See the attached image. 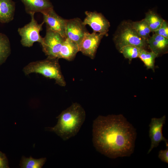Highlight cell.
<instances>
[{"label": "cell", "mask_w": 168, "mask_h": 168, "mask_svg": "<svg viewBox=\"0 0 168 168\" xmlns=\"http://www.w3.org/2000/svg\"><path fill=\"white\" fill-rule=\"evenodd\" d=\"M136 129L121 114L99 115L93 121L92 142L96 150L113 159L133 152Z\"/></svg>", "instance_id": "cell-1"}, {"label": "cell", "mask_w": 168, "mask_h": 168, "mask_svg": "<svg viewBox=\"0 0 168 168\" xmlns=\"http://www.w3.org/2000/svg\"><path fill=\"white\" fill-rule=\"evenodd\" d=\"M85 111L79 103H73L57 117L58 121L54 127L47 129L53 132L63 140L75 136L78 132L86 118Z\"/></svg>", "instance_id": "cell-2"}, {"label": "cell", "mask_w": 168, "mask_h": 168, "mask_svg": "<svg viewBox=\"0 0 168 168\" xmlns=\"http://www.w3.org/2000/svg\"><path fill=\"white\" fill-rule=\"evenodd\" d=\"M58 59L48 57L44 60L31 62L24 68L23 72L26 75L32 73H39L54 79L57 84L64 86L66 82L61 72Z\"/></svg>", "instance_id": "cell-3"}, {"label": "cell", "mask_w": 168, "mask_h": 168, "mask_svg": "<svg viewBox=\"0 0 168 168\" xmlns=\"http://www.w3.org/2000/svg\"><path fill=\"white\" fill-rule=\"evenodd\" d=\"M34 14H30V22L24 26L18 28L17 30L21 37V44L24 47H32L36 42L41 44L43 41V38L40 35V32L43 29L42 26L44 22L38 23L35 18Z\"/></svg>", "instance_id": "cell-4"}, {"label": "cell", "mask_w": 168, "mask_h": 168, "mask_svg": "<svg viewBox=\"0 0 168 168\" xmlns=\"http://www.w3.org/2000/svg\"><path fill=\"white\" fill-rule=\"evenodd\" d=\"M65 39L57 32L46 29L45 35L40 44L43 51L48 57L58 58Z\"/></svg>", "instance_id": "cell-5"}, {"label": "cell", "mask_w": 168, "mask_h": 168, "mask_svg": "<svg viewBox=\"0 0 168 168\" xmlns=\"http://www.w3.org/2000/svg\"><path fill=\"white\" fill-rule=\"evenodd\" d=\"M116 40V46L119 49L127 45H133L144 49L147 44V40L139 35L131 25L123 30Z\"/></svg>", "instance_id": "cell-6"}, {"label": "cell", "mask_w": 168, "mask_h": 168, "mask_svg": "<svg viewBox=\"0 0 168 168\" xmlns=\"http://www.w3.org/2000/svg\"><path fill=\"white\" fill-rule=\"evenodd\" d=\"M166 120L165 115L160 118H153L151 119L149 125V131L151 144L147 152V154L149 153L154 148L157 147L162 141L165 142L166 147L168 146V140L163 136L162 131Z\"/></svg>", "instance_id": "cell-7"}, {"label": "cell", "mask_w": 168, "mask_h": 168, "mask_svg": "<svg viewBox=\"0 0 168 168\" xmlns=\"http://www.w3.org/2000/svg\"><path fill=\"white\" fill-rule=\"evenodd\" d=\"M85 14L86 17L83 21L84 25L90 26L93 32L107 35L110 23L102 14L96 12L87 11Z\"/></svg>", "instance_id": "cell-8"}, {"label": "cell", "mask_w": 168, "mask_h": 168, "mask_svg": "<svg viewBox=\"0 0 168 168\" xmlns=\"http://www.w3.org/2000/svg\"><path fill=\"white\" fill-rule=\"evenodd\" d=\"M104 35L93 32L91 33L88 32L86 33L79 46V51L94 59L100 41Z\"/></svg>", "instance_id": "cell-9"}, {"label": "cell", "mask_w": 168, "mask_h": 168, "mask_svg": "<svg viewBox=\"0 0 168 168\" xmlns=\"http://www.w3.org/2000/svg\"><path fill=\"white\" fill-rule=\"evenodd\" d=\"M42 14L43 21L46 24L47 30L57 32L63 37L66 38V27L67 19L63 18L57 14L54 8Z\"/></svg>", "instance_id": "cell-10"}, {"label": "cell", "mask_w": 168, "mask_h": 168, "mask_svg": "<svg viewBox=\"0 0 168 168\" xmlns=\"http://www.w3.org/2000/svg\"><path fill=\"white\" fill-rule=\"evenodd\" d=\"M86 26L79 18L66 20V35L79 46L85 34L88 32Z\"/></svg>", "instance_id": "cell-11"}, {"label": "cell", "mask_w": 168, "mask_h": 168, "mask_svg": "<svg viewBox=\"0 0 168 168\" xmlns=\"http://www.w3.org/2000/svg\"><path fill=\"white\" fill-rule=\"evenodd\" d=\"M25 6L26 12L30 15L40 12L42 14L54 8L50 0H20Z\"/></svg>", "instance_id": "cell-12"}, {"label": "cell", "mask_w": 168, "mask_h": 168, "mask_svg": "<svg viewBox=\"0 0 168 168\" xmlns=\"http://www.w3.org/2000/svg\"><path fill=\"white\" fill-rule=\"evenodd\" d=\"M78 52L79 48L78 44L66 37L62 44L58 58L71 61L74 58Z\"/></svg>", "instance_id": "cell-13"}, {"label": "cell", "mask_w": 168, "mask_h": 168, "mask_svg": "<svg viewBox=\"0 0 168 168\" xmlns=\"http://www.w3.org/2000/svg\"><path fill=\"white\" fill-rule=\"evenodd\" d=\"M15 3L12 0H0V22L8 23L14 19Z\"/></svg>", "instance_id": "cell-14"}, {"label": "cell", "mask_w": 168, "mask_h": 168, "mask_svg": "<svg viewBox=\"0 0 168 168\" xmlns=\"http://www.w3.org/2000/svg\"><path fill=\"white\" fill-rule=\"evenodd\" d=\"M147 43L151 51L158 56L167 49L168 39L154 34L147 40Z\"/></svg>", "instance_id": "cell-15"}, {"label": "cell", "mask_w": 168, "mask_h": 168, "mask_svg": "<svg viewBox=\"0 0 168 168\" xmlns=\"http://www.w3.org/2000/svg\"><path fill=\"white\" fill-rule=\"evenodd\" d=\"M11 52L10 43L8 38L5 34L0 33V65L6 61Z\"/></svg>", "instance_id": "cell-16"}, {"label": "cell", "mask_w": 168, "mask_h": 168, "mask_svg": "<svg viewBox=\"0 0 168 168\" xmlns=\"http://www.w3.org/2000/svg\"><path fill=\"white\" fill-rule=\"evenodd\" d=\"M144 20L147 22L151 32H154L161 26L164 20L153 11L146 13Z\"/></svg>", "instance_id": "cell-17"}, {"label": "cell", "mask_w": 168, "mask_h": 168, "mask_svg": "<svg viewBox=\"0 0 168 168\" xmlns=\"http://www.w3.org/2000/svg\"><path fill=\"white\" fill-rule=\"evenodd\" d=\"M131 25L141 37L146 40L149 37L151 31L144 19L140 21L133 22Z\"/></svg>", "instance_id": "cell-18"}, {"label": "cell", "mask_w": 168, "mask_h": 168, "mask_svg": "<svg viewBox=\"0 0 168 168\" xmlns=\"http://www.w3.org/2000/svg\"><path fill=\"white\" fill-rule=\"evenodd\" d=\"M46 161V158L35 159L31 156L29 158L23 156L20 165L21 167L22 168H41Z\"/></svg>", "instance_id": "cell-19"}, {"label": "cell", "mask_w": 168, "mask_h": 168, "mask_svg": "<svg viewBox=\"0 0 168 168\" xmlns=\"http://www.w3.org/2000/svg\"><path fill=\"white\" fill-rule=\"evenodd\" d=\"M158 55L152 51L149 52L142 49L138 56L147 69L154 70L155 61Z\"/></svg>", "instance_id": "cell-20"}, {"label": "cell", "mask_w": 168, "mask_h": 168, "mask_svg": "<svg viewBox=\"0 0 168 168\" xmlns=\"http://www.w3.org/2000/svg\"><path fill=\"white\" fill-rule=\"evenodd\" d=\"M124 57L129 60L138 57L142 49L132 45L124 46L119 49Z\"/></svg>", "instance_id": "cell-21"}, {"label": "cell", "mask_w": 168, "mask_h": 168, "mask_svg": "<svg viewBox=\"0 0 168 168\" xmlns=\"http://www.w3.org/2000/svg\"><path fill=\"white\" fill-rule=\"evenodd\" d=\"M154 32L168 39V25L167 22L164 20L159 28Z\"/></svg>", "instance_id": "cell-22"}, {"label": "cell", "mask_w": 168, "mask_h": 168, "mask_svg": "<svg viewBox=\"0 0 168 168\" xmlns=\"http://www.w3.org/2000/svg\"><path fill=\"white\" fill-rule=\"evenodd\" d=\"M159 158L163 162L168 163V146L166 147L165 150H160L158 153Z\"/></svg>", "instance_id": "cell-23"}, {"label": "cell", "mask_w": 168, "mask_h": 168, "mask_svg": "<svg viewBox=\"0 0 168 168\" xmlns=\"http://www.w3.org/2000/svg\"><path fill=\"white\" fill-rule=\"evenodd\" d=\"M9 168L7 158L6 155L0 151V168Z\"/></svg>", "instance_id": "cell-24"}]
</instances>
